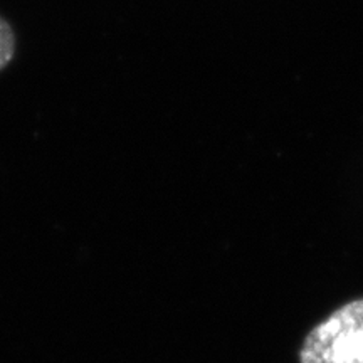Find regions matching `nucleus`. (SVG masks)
Masks as SVG:
<instances>
[{
  "mask_svg": "<svg viewBox=\"0 0 363 363\" xmlns=\"http://www.w3.org/2000/svg\"><path fill=\"white\" fill-rule=\"evenodd\" d=\"M299 363H363V298L340 306L308 333Z\"/></svg>",
  "mask_w": 363,
  "mask_h": 363,
  "instance_id": "nucleus-1",
  "label": "nucleus"
},
{
  "mask_svg": "<svg viewBox=\"0 0 363 363\" xmlns=\"http://www.w3.org/2000/svg\"><path fill=\"white\" fill-rule=\"evenodd\" d=\"M16 48V33H13L12 26L0 16V72L13 61Z\"/></svg>",
  "mask_w": 363,
  "mask_h": 363,
  "instance_id": "nucleus-2",
  "label": "nucleus"
}]
</instances>
